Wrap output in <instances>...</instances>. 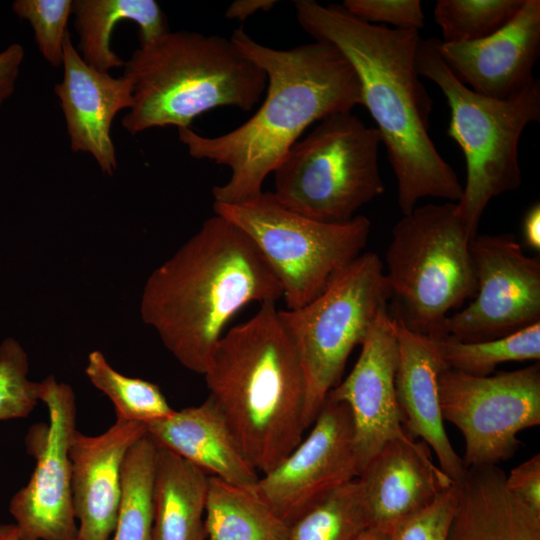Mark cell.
<instances>
[{"mask_svg":"<svg viewBox=\"0 0 540 540\" xmlns=\"http://www.w3.org/2000/svg\"><path fill=\"white\" fill-rule=\"evenodd\" d=\"M214 213L255 243L282 287L286 309L316 298L365 248L371 223L356 215L343 223L317 221L284 207L272 191L244 203H213Z\"/></svg>","mask_w":540,"mask_h":540,"instance_id":"obj_10","label":"cell"},{"mask_svg":"<svg viewBox=\"0 0 540 540\" xmlns=\"http://www.w3.org/2000/svg\"><path fill=\"white\" fill-rule=\"evenodd\" d=\"M498 467L467 468L448 540H540V512L506 486Z\"/></svg>","mask_w":540,"mask_h":540,"instance_id":"obj_22","label":"cell"},{"mask_svg":"<svg viewBox=\"0 0 540 540\" xmlns=\"http://www.w3.org/2000/svg\"><path fill=\"white\" fill-rule=\"evenodd\" d=\"M23 59L24 49L18 43L0 52V109L15 90Z\"/></svg>","mask_w":540,"mask_h":540,"instance_id":"obj_36","label":"cell"},{"mask_svg":"<svg viewBox=\"0 0 540 540\" xmlns=\"http://www.w3.org/2000/svg\"><path fill=\"white\" fill-rule=\"evenodd\" d=\"M297 21L315 40L335 46L355 70L397 179V202L409 214L425 197L458 202L463 186L429 136L432 99L420 80L417 30L366 23L342 5L294 2Z\"/></svg>","mask_w":540,"mask_h":540,"instance_id":"obj_2","label":"cell"},{"mask_svg":"<svg viewBox=\"0 0 540 540\" xmlns=\"http://www.w3.org/2000/svg\"><path fill=\"white\" fill-rule=\"evenodd\" d=\"M63 80L54 87L73 152L91 154L104 174L117 170L111 126L115 116L133 106L132 80L113 77L88 65L68 32L63 45Z\"/></svg>","mask_w":540,"mask_h":540,"instance_id":"obj_18","label":"cell"},{"mask_svg":"<svg viewBox=\"0 0 540 540\" xmlns=\"http://www.w3.org/2000/svg\"><path fill=\"white\" fill-rule=\"evenodd\" d=\"M74 540H80L78 537H76Z\"/></svg>","mask_w":540,"mask_h":540,"instance_id":"obj_41","label":"cell"},{"mask_svg":"<svg viewBox=\"0 0 540 540\" xmlns=\"http://www.w3.org/2000/svg\"><path fill=\"white\" fill-rule=\"evenodd\" d=\"M470 242L454 202L419 206L403 215L386 253L393 317L415 333L447 335L448 312L477 291Z\"/></svg>","mask_w":540,"mask_h":540,"instance_id":"obj_7","label":"cell"},{"mask_svg":"<svg viewBox=\"0 0 540 540\" xmlns=\"http://www.w3.org/2000/svg\"><path fill=\"white\" fill-rule=\"evenodd\" d=\"M147 434L163 447L228 483L255 487L259 475L242 452L226 420L207 397L201 404L175 410L146 425Z\"/></svg>","mask_w":540,"mask_h":540,"instance_id":"obj_21","label":"cell"},{"mask_svg":"<svg viewBox=\"0 0 540 540\" xmlns=\"http://www.w3.org/2000/svg\"><path fill=\"white\" fill-rule=\"evenodd\" d=\"M276 302L260 304L217 343L204 373L208 397L259 473L282 461L303 439L306 383Z\"/></svg>","mask_w":540,"mask_h":540,"instance_id":"obj_4","label":"cell"},{"mask_svg":"<svg viewBox=\"0 0 540 540\" xmlns=\"http://www.w3.org/2000/svg\"><path fill=\"white\" fill-rule=\"evenodd\" d=\"M206 540H288L289 525L255 487L209 476L205 507Z\"/></svg>","mask_w":540,"mask_h":540,"instance_id":"obj_25","label":"cell"},{"mask_svg":"<svg viewBox=\"0 0 540 540\" xmlns=\"http://www.w3.org/2000/svg\"><path fill=\"white\" fill-rule=\"evenodd\" d=\"M276 3L275 0H236L228 6L225 16L228 19L244 21L259 11L271 10Z\"/></svg>","mask_w":540,"mask_h":540,"instance_id":"obj_37","label":"cell"},{"mask_svg":"<svg viewBox=\"0 0 540 540\" xmlns=\"http://www.w3.org/2000/svg\"><path fill=\"white\" fill-rule=\"evenodd\" d=\"M359 540H389L388 534L373 528H369Z\"/></svg>","mask_w":540,"mask_h":540,"instance_id":"obj_40","label":"cell"},{"mask_svg":"<svg viewBox=\"0 0 540 540\" xmlns=\"http://www.w3.org/2000/svg\"><path fill=\"white\" fill-rule=\"evenodd\" d=\"M357 480L370 528L386 534L454 483L433 462L428 445L411 435L387 442L361 469Z\"/></svg>","mask_w":540,"mask_h":540,"instance_id":"obj_19","label":"cell"},{"mask_svg":"<svg viewBox=\"0 0 540 540\" xmlns=\"http://www.w3.org/2000/svg\"><path fill=\"white\" fill-rule=\"evenodd\" d=\"M78 52L90 66L102 72L125 65L110 47L114 26L132 21L139 27L140 46L170 32L167 18L154 0H76L72 2Z\"/></svg>","mask_w":540,"mask_h":540,"instance_id":"obj_24","label":"cell"},{"mask_svg":"<svg viewBox=\"0 0 540 540\" xmlns=\"http://www.w3.org/2000/svg\"><path fill=\"white\" fill-rule=\"evenodd\" d=\"M477 291L446 321V333L464 342L503 337L540 322V262L512 234L476 235L470 242Z\"/></svg>","mask_w":540,"mask_h":540,"instance_id":"obj_13","label":"cell"},{"mask_svg":"<svg viewBox=\"0 0 540 540\" xmlns=\"http://www.w3.org/2000/svg\"><path fill=\"white\" fill-rule=\"evenodd\" d=\"M48 423L26 437L36 465L29 482L11 499L9 511L20 540H74L78 525L72 500L70 445L77 431L76 397L70 385L49 375L40 382Z\"/></svg>","mask_w":540,"mask_h":540,"instance_id":"obj_12","label":"cell"},{"mask_svg":"<svg viewBox=\"0 0 540 540\" xmlns=\"http://www.w3.org/2000/svg\"><path fill=\"white\" fill-rule=\"evenodd\" d=\"M393 318L398 346L395 389L405 429L428 445L439 467L458 484L467 469L444 427L438 376L446 365L436 339L415 333Z\"/></svg>","mask_w":540,"mask_h":540,"instance_id":"obj_20","label":"cell"},{"mask_svg":"<svg viewBox=\"0 0 540 540\" xmlns=\"http://www.w3.org/2000/svg\"><path fill=\"white\" fill-rule=\"evenodd\" d=\"M438 42L420 41L416 68L441 89L450 108L447 134L460 146L467 171L456 210L472 240L488 203L521 185L519 142L526 126L540 120V83L504 100L480 95L450 71Z\"/></svg>","mask_w":540,"mask_h":540,"instance_id":"obj_6","label":"cell"},{"mask_svg":"<svg viewBox=\"0 0 540 540\" xmlns=\"http://www.w3.org/2000/svg\"><path fill=\"white\" fill-rule=\"evenodd\" d=\"M71 0H16L14 13L27 20L35 42L45 60L54 67L63 63V45L69 32L67 23L72 13Z\"/></svg>","mask_w":540,"mask_h":540,"instance_id":"obj_32","label":"cell"},{"mask_svg":"<svg viewBox=\"0 0 540 540\" xmlns=\"http://www.w3.org/2000/svg\"><path fill=\"white\" fill-rule=\"evenodd\" d=\"M370 528L357 478L340 486L289 526L288 540H359Z\"/></svg>","mask_w":540,"mask_h":540,"instance_id":"obj_29","label":"cell"},{"mask_svg":"<svg viewBox=\"0 0 540 540\" xmlns=\"http://www.w3.org/2000/svg\"><path fill=\"white\" fill-rule=\"evenodd\" d=\"M507 488L519 499L540 512V454L511 469L506 475Z\"/></svg>","mask_w":540,"mask_h":540,"instance_id":"obj_35","label":"cell"},{"mask_svg":"<svg viewBox=\"0 0 540 540\" xmlns=\"http://www.w3.org/2000/svg\"><path fill=\"white\" fill-rule=\"evenodd\" d=\"M85 373L110 399L116 419L148 425L175 412L157 384L118 372L99 350L89 353Z\"/></svg>","mask_w":540,"mask_h":540,"instance_id":"obj_28","label":"cell"},{"mask_svg":"<svg viewBox=\"0 0 540 540\" xmlns=\"http://www.w3.org/2000/svg\"><path fill=\"white\" fill-rule=\"evenodd\" d=\"M309 434L273 469L262 474L258 494L289 526L359 475L348 406L327 395Z\"/></svg>","mask_w":540,"mask_h":540,"instance_id":"obj_14","label":"cell"},{"mask_svg":"<svg viewBox=\"0 0 540 540\" xmlns=\"http://www.w3.org/2000/svg\"><path fill=\"white\" fill-rule=\"evenodd\" d=\"M525 0H438L434 18L445 43L486 38L509 23Z\"/></svg>","mask_w":540,"mask_h":540,"instance_id":"obj_30","label":"cell"},{"mask_svg":"<svg viewBox=\"0 0 540 540\" xmlns=\"http://www.w3.org/2000/svg\"><path fill=\"white\" fill-rule=\"evenodd\" d=\"M439 53L454 76L474 92L508 99L533 83L540 52V1L525 0L494 34L468 43L439 40Z\"/></svg>","mask_w":540,"mask_h":540,"instance_id":"obj_16","label":"cell"},{"mask_svg":"<svg viewBox=\"0 0 540 540\" xmlns=\"http://www.w3.org/2000/svg\"><path fill=\"white\" fill-rule=\"evenodd\" d=\"M360 346L351 372L328 393L350 410L359 473L387 442L410 435L396 395L398 346L394 318L387 308Z\"/></svg>","mask_w":540,"mask_h":540,"instance_id":"obj_15","label":"cell"},{"mask_svg":"<svg viewBox=\"0 0 540 540\" xmlns=\"http://www.w3.org/2000/svg\"><path fill=\"white\" fill-rule=\"evenodd\" d=\"M435 339L446 367L472 376H489L505 362L540 359V322L485 341L464 342L448 334Z\"/></svg>","mask_w":540,"mask_h":540,"instance_id":"obj_27","label":"cell"},{"mask_svg":"<svg viewBox=\"0 0 540 540\" xmlns=\"http://www.w3.org/2000/svg\"><path fill=\"white\" fill-rule=\"evenodd\" d=\"M391 297L383 262L376 253L365 252L312 301L297 309L278 310L304 373L306 429L340 382L349 355L362 344Z\"/></svg>","mask_w":540,"mask_h":540,"instance_id":"obj_9","label":"cell"},{"mask_svg":"<svg viewBox=\"0 0 540 540\" xmlns=\"http://www.w3.org/2000/svg\"><path fill=\"white\" fill-rule=\"evenodd\" d=\"M458 500L453 483L422 510L400 521L388 534L389 540H448Z\"/></svg>","mask_w":540,"mask_h":540,"instance_id":"obj_33","label":"cell"},{"mask_svg":"<svg viewBox=\"0 0 540 540\" xmlns=\"http://www.w3.org/2000/svg\"><path fill=\"white\" fill-rule=\"evenodd\" d=\"M28 356L13 338L0 345V421L27 417L40 401V382L28 379Z\"/></svg>","mask_w":540,"mask_h":540,"instance_id":"obj_31","label":"cell"},{"mask_svg":"<svg viewBox=\"0 0 540 540\" xmlns=\"http://www.w3.org/2000/svg\"><path fill=\"white\" fill-rule=\"evenodd\" d=\"M146 425L116 419L99 435L76 431L69 456L72 500L80 540H110L122 497V470Z\"/></svg>","mask_w":540,"mask_h":540,"instance_id":"obj_17","label":"cell"},{"mask_svg":"<svg viewBox=\"0 0 540 540\" xmlns=\"http://www.w3.org/2000/svg\"><path fill=\"white\" fill-rule=\"evenodd\" d=\"M208 480L201 469L157 445L152 540H206Z\"/></svg>","mask_w":540,"mask_h":540,"instance_id":"obj_23","label":"cell"},{"mask_svg":"<svg viewBox=\"0 0 540 540\" xmlns=\"http://www.w3.org/2000/svg\"><path fill=\"white\" fill-rule=\"evenodd\" d=\"M0 540H20L17 526L15 524H1Z\"/></svg>","mask_w":540,"mask_h":540,"instance_id":"obj_39","label":"cell"},{"mask_svg":"<svg viewBox=\"0 0 540 540\" xmlns=\"http://www.w3.org/2000/svg\"><path fill=\"white\" fill-rule=\"evenodd\" d=\"M157 444L146 434L129 450L122 470V497L112 540H152Z\"/></svg>","mask_w":540,"mask_h":540,"instance_id":"obj_26","label":"cell"},{"mask_svg":"<svg viewBox=\"0 0 540 540\" xmlns=\"http://www.w3.org/2000/svg\"><path fill=\"white\" fill-rule=\"evenodd\" d=\"M282 294L252 239L215 214L150 274L140 315L183 367L203 376L232 317Z\"/></svg>","mask_w":540,"mask_h":540,"instance_id":"obj_3","label":"cell"},{"mask_svg":"<svg viewBox=\"0 0 540 540\" xmlns=\"http://www.w3.org/2000/svg\"><path fill=\"white\" fill-rule=\"evenodd\" d=\"M381 137L352 112L332 114L288 150L273 171L275 198L308 218L343 223L380 196Z\"/></svg>","mask_w":540,"mask_h":540,"instance_id":"obj_8","label":"cell"},{"mask_svg":"<svg viewBox=\"0 0 540 540\" xmlns=\"http://www.w3.org/2000/svg\"><path fill=\"white\" fill-rule=\"evenodd\" d=\"M230 39L267 77L266 96L256 113L234 130L208 137L179 128L191 157L224 165L227 182L214 186V202L235 205L258 197L266 177L313 123L362 105L358 76L332 44L315 40L291 49L260 44L242 28Z\"/></svg>","mask_w":540,"mask_h":540,"instance_id":"obj_1","label":"cell"},{"mask_svg":"<svg viewBox=\"0 0 540 540\" xmlns=\"http://www.w3.org/2000/svg\"><path fill=\"white\" fill-rule=\"evenodd\" d=\"M444 421L461 432L467 468L498 465L520 445L517 434L540 424V365L489 376L444 368L438 376Z\"/></svg>","mask_w":540,"mask_h":540,"instance_id":"obj_11","label":"cell"},{"mask_svg":"<svg viewBox=\"0 0 540 540\" xmlns=\"http://www.w3.org/2000/svg\"><path fill=\"white\" fill-rule=\"evenodd\" d=\"M523 238L525 244L535 250H540V205L534 204L526 212L523 220Z\"/></svg>","mask_w":540,"mask_h":540,"instance_id":"obj_38","label":"cell"},{"mask_svg":"<svg viewBox=\"0 0 540 540\" xmlns=\"http://www.w3.org/2000/svg\"><path fill=\"white\" fill-rule=\"evenodd\" d=\"M133 106L121 123L131 134L154 127L189 128L209 110L250 111L266 90L264 70L229 38L168 32L136 49L125 62Z\"/></svg>","mask_w":540,"mask_h":540,"instance_id":"obj_5","label":"cell"},{"mask_svg":"<svg viewBox=\"0 0 540 540\" xmlns=\"http://www.w3.org/2000/svg\"><path fill=\"white\" fill-rule=\"evenodd\" d=\"M343 8L370 24L386 23L399 30H419L425 16L419 0H345Z\"/></svg>","mask_w":540,"mask_h":540,"instance_id":"obj_34","label":"cell"}]
</instances>
